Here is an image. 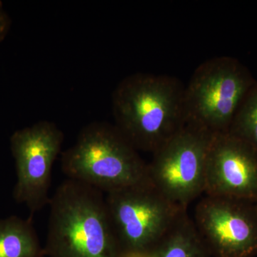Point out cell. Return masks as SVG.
Returning <instances> with one entry per match:
<instances>
[{
	"instance_id": "obj_4",
	"label": "cell",
	"mask_w": 257,
	"mask_h": 257,
	"mask_svg": "<svg viewBox=\"0 0 257 257\" xmlns=\"http://www.w3.org/2000/svg\"><path fill=\"white\" fill-rule=\"evenodd\" d=\"M256 82L247 67L234 57L206 60L184 87L186 124L214 135L228 133L243 97Z\"/></svg>"
},
{
	"instance_id": "obj_10",
	"label": "cell",
	"mask_w": 257,
	"mask_h": 257,
	"mask_svg": "<svg viewBox=\"0 0 257 257\" xmlns=\"http://www.w3.org/2000/svg\"><path fill=\"white\" fill-rule=\"evenodd\" d=\"M143 257H211L187 213Z\"/></svg>"
},
{
	"instance_id": "obj_2",
	"label": "cell",
	"mask_w": 257,
	"mask_h": 257,
	"mask_svg": "<svg viewBox=\"0 0 257 257\" xmlns=\"http://www.w3.org/2000/svg\"><path fill=\"white\" fill-rule=\"evenodd\" d=\"M184 87L165 74L125 77L112 94L114 126L138 151L153 153L186 124Z\"/></svg>"
},
{
	"instance_id": "obj_9",
	"label": "cell",
	"mask_w": 257,
	"mask_h": 257,
	"mask_svg": "<svg viewBox=\"0 0 257 257\" xmlns=\"http://www.w3.org/2000/svg\"><path fill=\"white\" fill-rule=\"evenodd\" d=\"M204 193L256 202V149L228 133L214 135L208 150Z\"/></svg>"
},
{
	"instance_id": "obj_11",
	"label": "cell",
	"mask_w": 257,
	"mask_h": 257,
	"mask_svg": "<svg viewBox=\"0 0 257 257\" xmlns=\"http://www.w3.org/2000/svg\"><path fill=\"white\" fill-rule=\"evenodd\" d=\"M32 216H10L0 220V257H43Z\"/></svg>"
},
{
	"instance_id": "obj_3",
	"label": "cell",
	"mask_w": 257,
	"mask_h": 257,
	"mask_svg": "<svg viewBox=\"0 0 257 257\" xmlns=\"http://www.w3.org/2000/svg\"><path fill=\"white\" fill-rule=\"evenodd\" d=\"M60 164L67 179L104 194L152 183L148 164L114 125L106 122L84 126L75 143L61 153Z\"/></svg>"
},
{
	"instance_id": "obj_8",
	"label": "cell",
	"mask_w": 257,
	"mask_h": 257,
	"mask_svg": "<svg viewBox=\"0 0 257 257\" xmlns=\"http://www.w3.org/2000/svg\"><path fill=\"white\" fill-rule=\"evenodd\" d=\"M192 220L211 257L257 255L255 202L206 195L196 206Z\"/></svg>"
},
{
	"instance_id": "obj_1",
	"label": "cell",
	"mask_w": 257,
	"mask_h": 257,
	"mask_svg": "<svg viewBox=\"0 0 257 257\" xmlns=\"http://www.w3.org/2000/svg\"><path fill=\"white\" fill-rule=\"evenodd\" d=\"M104 193L67 179L49 203L44 254L48 257H127L116 234Z\"/></svg>"
},
{
	"instance_id": "obj_12",
	"label": "cell",
	"mask_w": 257,
	"mask_h": 257,
	"mask_svg": "<svg viewBox=\"0 0 257 257\" xmlns=\"http://www.w3.org/2000/svg\"><path fill=\"white\" fill-rule=\"evenodd\" d=\"M228 133L257 150V82L243 97Z\"/></svg>"
},
{
	"instance_id": "obj_14",
	"label": "cell",
	"mask_w": 257,
	"mask_h": 257,
	"mask_svg": "<svg viewBox=\"0 0 257 257\" xmlns=\"http://www.w3.org/2000/svg\"><path fill=\"white\" fill-rule=\"evenodd\" d=\"M255 206H256V209H257V199H256V202H255Z\"/></svg>"
},
{
	"instance_id": "obj_6",
	"label": "cell",
	"mask_w": 257,
	"mask_h": 257,
	"mask_svg": "<svg viewBox=\"0 0 257 257\" xmlns=\"http://www.w3.org/2000/svg\"><path fill=\"white\" fill-rule=\"evenodd\" d=\"M214 134L186 124L152 153L150 181L166 197L184 208L204 193L208 150Z\"/></svg>"
},
{
	"instance_id": "obj_5",
	"label": "cell",
	"mask_w": 257,
	"mask_h": 257,
	"mask_svg": "<svg viewBox=\"0 0 257 257\" xmlns=\"http://www.w3.org/2000/svg\"><path fill=\"white\" fill-rule=\"evenodd\" d=\"M106 207L127 257H143L187 213L152 183L105 194Z\"/></svg>"
},
{
	"instance_id": "obj_7",
	"label": "cell",
	"mask_w": 257,
	"mask_h": 257,
	"mask_svg": "<svg viewBox=\"0 0 257 257\" xmlns=\"http://www.w3.org/2000/svg\"><path fill=\"white\" fill-rule=\"evenodd\" d=\"M63 142L62 130L46 120L18 130L10 139L17 172L14 197L31 216L49 205L52 168Z\"/></svg>"
},
{
	"instance_id": "obj_13",
	"label": "cell",
	"mask_w": 257,
	"mask_h": 257,
	"mask_svg": "<svg viewBox=\"0 0 257 257\" xmlns=\"http://www.w3.org/2000/svg\"><path fill=\"white\" fill-rule=\"evenodd\" d=\"M10 28L9 16L3 9V4L0 2V42L4 40Z\"/></svg>"
}]
</instances>
